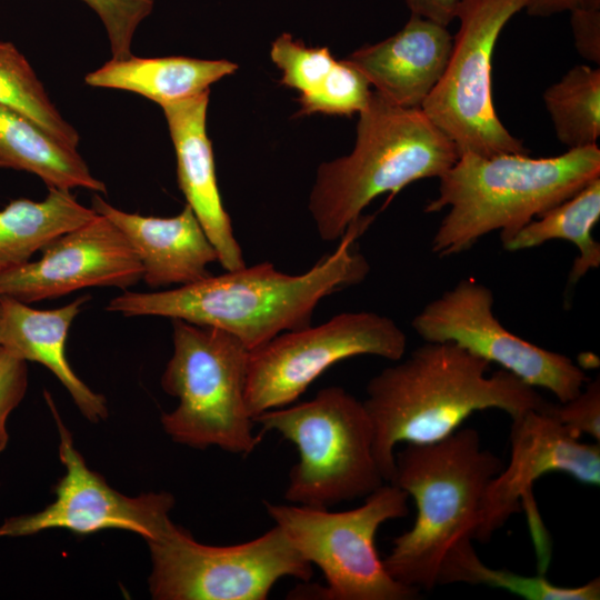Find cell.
<instances>
[{
  "label": "cell",
  "mask_w": 600,
  "mask_h": 600,
  "mask_svg": "<svg viewBox=\"0 0 600 600\" xmlns=\"http://www.w3.org/2000/svg\"><path fill=\"white\" fill-rule=\"evenodd\" d=\"M369 222L370 217L361 216L332 253L300 274L281 272L270 262L246 264L166 291L123 290L106 309L124 317L156 316L217 328L250 351L283 332L311 326L324 297L364 280L370 266L352 244Z\"/></svg>",
  "instance_id": "obj_1"
},
{
  "label": "cell",
  "mask_w": 600,
  "mask_h": 600,
  "mask_svg": "<svg viewBox=\"0 0 600 600\" xmlns=\"http://www.w3.org/2000/svg\"><path fill=\"white\" fill-rule=\"evenodd\" d=\"M451 342H426L370 379L362 401L373 427V452L386 482L394 474L399 442L431 443L473 412L499 409L511 419L544 410L536 388Z\"/></svg>",
  "instance_id": "obj_2"
},
{
  "label": "cell",
  "mask_w": 600,
  "mask_h": 600,
  "mask_svg": "<svg viewBox=\"0 0 600 600\" xmlns=\"http://www.w3.org/2000/svg\"><path fill=\"white\" fill-rule=\"evenodd\" d=\"M599 177L597 144L549 158L460 154L424 208L427 213L449 209L432 238V252L458 254L498 230L503 242Z\"/></svg>",
  "instance_id": "obj_3"
},
{
  "label": "cell",
  "mask_w": 600,
  "mask_h": 600,
  "mask_svg": "<svg viewBox=\"0 0 600 600\" xmlns=\"http://www.w3.org/2000/svg\"><path fill=\"white\" fill-rule=\"evenodd\" d=\"M503 467L472 428H459L431 443H407L394 453L390 483L413 499L417 513L383 559L388 572L419 591L437 587L447 554L473 540L487 487Z\"/></svg>",
  "instance_id": "obj_4"
},
{
  "label": "cell",
  "mask_w": 600,
  "mask_h": 600,
  "mask_svg": "<svg viewBox=\"0 0 600 600\" xmlns=\"http://www.w3.org/2000/svg\"><path fill=\"white\" fill-rule=\"evenodd\" d=\"M458 158L454 143L420 108L396 106L371 91L353 150L318 168L309 211L320 239L340 240L374 198L440 178Z\"/></svg>",
  "instance_id": "obj_5"
},
{
  "label": "cell",
  "mask_w": 600,
  "mask_h": 600,
  "mask_svg": "<svg viewBox=\"0 0 600 600\" xmlns=\"http://www.w3.org/2000/svg\"><path fill=\"white\" fill-rule=\"evenodd\" d=\"M294 444L284 499L330 508L366 498L386 483L373 452V427L363 406L346 389L328 387L311 400L267 410L253 418Z\"/></svg>",
  "instance_id": "obj_6"
},
{
  "label": "cell",
  "mask_w": 600,
  "mask_h": 600,
  "mask_svg": "<svg viewBox=\"0 0 600 600\" xmlns=\"http://www.w3.org/2000/svg\"><path fill=\"white\" fill-rule=\"evenodd\" d=\"M171 320L173 351L161 386L179 403L161 417L166 433L192 448L251 453L261 438L246 402L250 351L223 330Z\"/></svg>",
  "instance_id": "obj_7"
},
{
  "label": "cell",
  "mask_w": 600,
  "mask_h": 600,
  "mask_svg": "<svg viewBox=\"0 0 600 600\" xmlns=\"http://www.w3.org/2000/svg\"><path fill=\"white\" fill-rule=\"evenodd\" d=\"M409 496L386 482L347 511L299 504L264 507L294 549L323 573L326 586L318 599L412 600L420 591L396 580L378 556L376 536L387 521L409 513Z\"/></svg>",
  "instance_id": "obj_8"
},
{
  "label": "cell",
  "mask_w": 600,
  "mask_h": 600,
  "mask_svg": "<svg viewBox=\"0 0 600 600\" xmlns=\"http://www.w3.org/2000/svg\"><path fill=\"white\" fill-rule=\"evenodd\" d=\"M152 561L149 589L157 600H266L291 577L312 578L309 563L274 524L260 537L233 546H207L170 521L147 541Z\"/></svg>",
  "instance_id": "obj_9"
},
{
  "label": "cell",
  "mask_w": 600,
  "mask_h": 600,
  "mask_svg": "<svg viewBox=\"0 0 600 600\" xmlns=\"http://www.w3.org/2000/svg\"><path fill=\"white\" fill-rule=\"evenodd\" d=\"M529 0H460L459 29L440 80L421 106L459 156L528 154L501 123L492 100L491 60L504 26Z\"/></svg>",
  "instance_id": "obj_10"
},
{
  "label": "cell",
  "mask_w": 600,
  "mask_h": 600,
  "mask_svg": "<svg viewBox=\"0 0 600 600\" xmlns=\"http://www.w3.org/2000/svg\"><path fill=\"white\" fill-rule=\"evenodd\" d=\"M407 348L403 330L389 317L343 312L317 327L283 332L250 350L246 402L252 417L289 406L331 366L356 356L393 362Z\"/></svg>",
  "instance_id": "obj_11"
},
{
  "label": "cell",
  "mask_w": 600,
  "mask_h": 600,
  "mask_svg": "<svg viewBox=\"0 0 600 600\" xmlns=\"http://www.w3.org/2000/svg\"><path fill=\"white\" fill-rule=\"evenodd\" d=\"M493 300L487 286L462 279L428 302L411 324L424 342L454 343L527 384L550 391L560 402L574 398L588 381L584 371L567 356L510 332L494 316Z\"/></svg>",
  "instance_id": "obj_12"
},
{
  "label": "cell",
  "mask_w": 600,
  "mask_h": 600,
  "mask_svg": "<svg viewBox=\"0 0 600 600\" xmlns=\"http://www.w3.org/2000/svg\"><path fill=\"white\" fill-rule=\"evenodd\" d=\"M547 409V408H546ZM544 410H528L510 428V459L482 498L473 540L488 542L524 506L540 564L549 563V543L537 511L532 487L542 476L561 472L583 484H600V443H586Z\"/></svg>",
  "instance_id": "obj_13"
},
{
  "label": "cell",
  "mask_w": 600,
  "mask_h": 600,
  "mask_svg": "<svg viewBox=\"0 0 600 600\" xmlns=\"http://www.w3.org/2000/svg\"><path fill=\"white\" fill-rule=\"evenodd\" d=\"M59 432V457L66 473L54 487L56 499L39 512L10 517L0 526V538L24 537L48 529H67L87 536L121 529L152 540L171 521L174 498L168 492L127 497L91 470L76 449L70 431L49 401Z\"/></svg>",
  "instance_id": "obj_14"
},
{
  "label": "cell",
  "mask_w": 600,
  "mask_h": 600,
  "mask_svg": "<svg viewBox=\"0 0 600 600\" xmlns=\"http://www.w3.org/2000/svg\"><path fill=\"white\" fill-rule=\"evenodd\" d=\"M37 261L0 270V298L24 303L66 296L89 287L127 290L142 279V266L122 234L97 213L41 249Z\"/></svg>",
  "instance_id": "obj_15"
},
{
  "label": "cell",
  "mask_w": 600,
  "mask_h": 600,
  "mask_svg": "<svg viewBox=\"0 0 600 600\" xmlns=\"http://www.w3.org/2000/svg\"><path fill=\"white\" fill-rule=\"evenodd\" d=\"M209 91L162 106L177 159L178 184L226 271L246 266L231 219L218 187L211 141L208 138Z\"/></svg>",
  "instance_id": "obj_16"
},
{
  "label": "cell",
  "mask_w": 600,
  "mask_h": 600,
  "mask_svg": "<svg viewBox=\"0 0 600 600\" xmlns=\"http://www.w3.org/2000/svg\"><path fill=\"white\" fill-rule=\"evenodd\" d=\"M452 44L447 27L411 14L397 33L346 60L389 102L421 109L444 72Z\"/></svg>",
  "instance_id": "obj_17"
},
{
  "label": "cell",
  "mask_w": 600,
  "mask_h": 600,
  "mask_svg": "<svg viewBox=\"0 0 600 600\" xmlns=\"http://www.w3.org/2000/svg\"><path fill=\"white\" fill-rule=\"evenodd\" d=\"M91 208L124 236L142 266V280L151 288L186 286L209 277L217 251L186 203L173 217L141 216L120 210L98 193Z\"/></svg>",
  "instance_id": "obj_18"
},
{
  "label": "cell",
  "mask_w": 600,
  "mask_h": 600,
  "mask_svg": "<svg viewBox=\"0 0 600 600\" xmlns=\"http://www.w3.org/2000/svg\"><path fill=\"white\" fill-rule=\"evenodd\" d=\"M3 307L0 346L17 357L43 364L68 390L81 413L97 422L108 414L103 396L92 391L72 370L67 359V339L71 323L90 299L84 294L50 310L31 308L11 298H1Z\"/></svg>",
  "instance_id": "obj_19"
},
{
  "label": "cell",
  "mask_w": 600,
  "mask_h": 600,
  "mask_svg": "<svg viewBox=\"0 0 600 600\" xmlns=\"http://www.w3.org/2000/svg\"><path fill=\"white\" fill-rule=\"evenodd\" d=\"M238 66L231 61L189 57L111 59L88 73L84 82L96 88L130 91L160 107L206 91L212 83L232 74Z\"/></svg>",
  "instance_id": "obj_20"
},
{
  "label": "cell",
  "mask_w": 600,
  "mask_h": 600,
  "mask_svg": "<svg viewBox=\"0 0 600 600\" xmlns=\"http://www.w3.org/2000/svg\"><path fill=\"white\" fill-rule=\"evenodd\" d=\"M0 169L26 171L47 187L107 193L77 149L57 140L26 116L0 104Z\"/></svg>",
  "instance_id": "obj_21"
},
{
  "label": "cell",
  "mask_w": 600,
  "mask_h": 600,
  "mask_svg": "<svg viewBox=\"0 0 600 600\" xmlns=\"http://www.w3.org/2000/svg\"><path fill=\"white\" fill-rule=\"evenodd\" d=\"M41 201L11 200L0 209V270L30 261L58 236L91 220L97 212L67 189L48 187Z\"/></svg>",
  "instance_id": "obj_22"
},
{
  "label": "cell",
  "mask_w": 600,
  "mask_h": 600,
  "mask_svg": "<svg viewBox=\"0 0 600 600\" xmlns=\"http://www.w3.org/2000/svg\"><path fill=\"white\" fill-rule=\"evenodd\" d=\"M600 219V177L570 198L544 211L502 242L508 251L536 248L550 240H567L579 250L569 272L574 284L589 270L600 266V243L592 229Z\"/></svg>",
  "instance_id": "obj_23"
},
{
  "label": "cell",
  "mask_w": 600,
  "mask_h": 600,
  "mask_svg": "<svg viewBox=\"0 0 600 600\" xmlns=\"http://www.w3.org/2000/svg\"><path fill=\"white\" fill-rule=\"evenodd\" d=\"M473 540L456 546L443 559L438 586L463 582L502 589L526 600H599L600 579L594 578L579 587H561L542 573L521 576L508 570L486 566L478 557Z\"/></svg>",
  "instance_id": "obj_24"
},
{
  "label": "cell",
  "mask_w": 600,
  "mask_h": 600,
  "mask_svg": "<svg viewBox=\"0 0 600 600\" xmlns=\"http://www.w3.org/2000/svg\"><path fill=\"white\" fill-rule=\"evenodd\" d=\"M558 140L570 149L596 146L600 137V69L574 66L543 92Z\"/></svg>",
  "instance_id": "obj_25"
},
{
  "label": "cell",
  "mask_w": 600,
  "mask_h": 600,
  "mask_svg": "<svg viewBox=\"0 0 600 600\" xmlns=\"http://www.w3.org/2000/svg\"><path fill=\"white\" fill-rule=\"evenodd\" d=\"M0 104L26 116L57 140L77 149L78 131L60 114L31 64L9 41H0Z\"/></svg>",
  "instance_id": "obj_26"
},
{
  "label": "cell",
  "mask_w": 600,
  "mask_h": 600,
  "mask_svg": "<svg viewBox=\"0 0 600 600\" xmlns=\"http://www.w3.org/2000/svg\"><path fill=\"white\" fill-rule=\"evenodd\" d=\"M371 94L366 77L346 59L336 61L323 82L308 94H300L299 114L351 116L360 112Z\"/></svg>",
  "instance_id": "obj_27"
},
{
  "label": "cell",
  "mask_w": 600,
  "mask_h": 600,
  "mask_svg": "<svg viewBox=\"0 0 600 600\" xmlns=\"http://www.w3.org/2000/svg\"><path fill=\"white\" fill-rule=\"evenodd\" d=\"M271 60L281 70V83L300 94H308L326 79L337 60L327 47L310 48L289 33L271 46Z\"/></svg>",
  "instance_id": "obj_28"
},
{
  "label": "cell",
  "mask_w": 600,
  "mask_h": 600,
  "mask_svg": "<svg viewBox=\"0 0 600 600\" xmlns=\"http://www.w3.org/2000/svg\"><path fill=\"white\" fill-rule=\"evenodd\" d=\"M102 21L113 59L132 56L131 42L139 23L151 12L156 0H81Z\"/></svg>",
  "instance_id": "obj_29"
},
{
  "label": "cell",
  "mask_w": 600,
  "mask_h": 600,
  "mask_svg": "<svg viewBox=\"0 0 600 600\" xmlns=\"http://www.w3.org/2000/svg\"><path fill=\"white\" fill-rule=\"evenodd\" d=\"M546 411L576 437L588 434L600 443V380L588 381L572 399L548 404Z\"/></svg>",
  "instance_id": "obj_30"
},
{
  "label": "cell",
  "mask_w": 600,
  "mask_h": 600,
  "mask_svg": "<svg viewBox=\"0 0 600 600\" xmlns=\"http://www.w3.org/2000/svg\"><path fill=\"white\" fill-rule=\"evenodd\" d=\"M28 387L27 361L0 346V452L8 443L7 420Z\"/></svg>",
  "instance_id": "obj_31"
},
{
  "label": "cell",
  "mask_w": 600,
  "mask_h": 600,
  "mask_svg": "<svg viewBox=\"0 0 600 600\" xmlns=\"http://www.w3.org/2000/svg\"><path fill=\"white\" fill-rule=\"evenodd\" d=\"M571 12V27L577 51L584 59L600 62V0H577Z\"/></svg>",
  "instance_id": "obj_32"
},
{
  "label": "cell",
  "mask_w": 600,
  "mask_h": 600,
  "mask_svg": "<svg viewBox=\"0 0 600 600\" xmlns=\"http://www.w3.org/2000/svg\"><path fill=\"white\" fill-rule=\"evenodd\" d=\"M411 14L447 27L456 19L460 0H404Z\"/></svg>",
  "instance_id": "obj_33"
},
{
  "label": "cell",
  "mask_w": 600,
  "mask_h": 600,
  "mask_svg": "<svg viewBox=\"0 0 600 600\" xmlns=\"http://www.w3.org/2000/svg\"><path fill=\"white\" fill-rule=\"evenodd\" d=\"M577 0H529L526 6L528 14L533 17H548L570 11Z\"/></svg>",
  "instance_id": "obj_34"
},
{
  "label": "cell",
  "mask_w": 600,
  "mask_h": 600,
  "mask_svg": "<svg viewBox=\"0 0 600 600\" xmlns=\"http://www.w3.org/2000/svg\"><path fill=\"white\" fill-rule=\"evenodd\" d=\"M2 316H3V307H2V299L0 298V334H1V327H2Z\"/></svg>",
  "instance_id": "obj_35"
}]
</instances>
